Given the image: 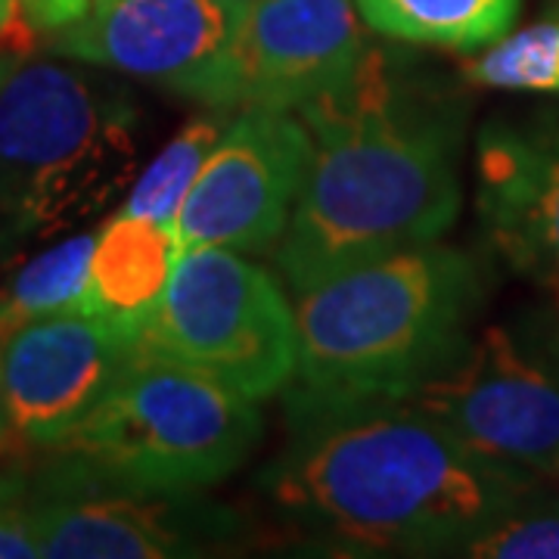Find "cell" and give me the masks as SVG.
<instances>
[{"mask_svg": "<svg viewBox=\"0 0 559 559\" xmlns=\"http://www.w3.org/2000/svg\"><path fill=\"white\" fill-rule=\"evenodd\" d=\"M532 481L407 399L305 392H289V439L264 469L280 516L345 557L457 554L528 498Z\"/></svg>", "mask_w": 559, "mask_h": 559, "instance_id": "6da1fadb", "label": "cell"}, {"mask_svg": "<svg viewBox=\"0 0 559 559\" xmlns=\"http://www.w3.org/2000/svg\"><path fill=\"white\" fill-rule=\"evenodd\" d=\"M311 162L277 242L299 296L389 252L436 242L457 221L463 116L414 69L367 50L336 91L299 106Z\"/></svg>", "mask_w": 559, "mask_h": 559, "instance_id": "7a4b0ae2", "label": "cell"}, {"mask_svg": "<svg viewBox=\"0 0 559 559\" xmlns=\"http://www.w3.org/2000/svg\"><path fill=\"white\" fill-rule=\"evenodd\" d=\"M479 301V267L436 242L320 280L296 305V392L407 399L463 352Z\"/></svg>", "mask_w": 559, "mask_h": 559, "instance_id": "3957f363", "label": "cell"}, {"mask_svg": "<svg viewBox=\"0 0 559 559\" xmlns=\"http://www.w3.org/2000/svg\"><path fill=\"white\" fill-rule=\"evenodd\" d=\"M140 112L79 69H16L0 91V255L94 218L131 187Z\"/></svg>", "mask_w": 559, "mask_h": 559, "instance_id": "277c9868", "label": "cell"}, {"mask_svg": "<svg viewBox=\"0 0 559 559\" xmlns=\"http://www.w3.org/2000/svg\"><path fill=\"white\" fill-rule=\"evenodd\" d=\"M259 439V401L138 345L119 380L53 451L116 479L205 491L240 469Z\"/></svg>", "mask_w": 559, "mask_h": 559, "instance_id": "5b68a950", "label": "cell"}, {"mask_svg": "<svg viewBox=\"0 0 559 559\" xmlns=\"http://www.w3.org/2000/svg\"><path fill=\"white\" fill-rule=\"evenodd\" d=\"M138 345L264 401L296 377V308L261 264L197 246L178 252Z\"/></svg>", "mask_w": 559, "mask_h": 559, "instance_id": "8992f818", "label": "cell"}, {"mask_svg": "<svg viewBox=\"0 0 559 559\" xmlns=\"http://www.w3.org/2000/svg\"><path fill=\"white\" fill-rule=\"evenodd\" d=\"M481 457L525 479L559 469V311H522L407 395Z\"/></svg>", "mask_w": 559, "mask_h": 559, "instance_id": "52a82bcc", "label": "cell"}, {"mask_svg": "<svg viewBox=\"0 0 559 559\" xmlns=\"http://www.w3.org/2000/svg\"><path fill=\"white\" fill-rule=\"evenodd\" d=\"M32 507L44 559L209 557L242 532L240 516L202 491L116 479L69 454L32 481Z\"/></svg>", "mask_w": 559, "mask_h": 559, "instance_id": "ba28073f", "label": "cell"}, {"mask_svg": "<svg viewBox=\"0 0 559 559\" xmlns=\"http://www.w3.org/2000/svg\"><path fill=\"white\" fill-rule=\"evenodd\" d=\"M246 0H97L53 35L72 60L150 81L205 109H237L234 44Z\"/></svg>", "mask_w": 559, "mask_h": 559, "instance_id": "9c48e42d", "label": "cell"}, {"mask_svg": "<svg viewBox=\"0 0 559 559\" xmlns=\"http://www.w3.org/2000/svg\"><path fill=\"white\" fill-rule=\"evenodd\" d=\"M308 162L311 134L293 109H240L180 202L171 224L178 252L197 246L234 252L277 249L296 212Z\"/></svg>", "mask_w": 559, "mask_h": 559, "instance_id": "30bf717a", "label": "cell"}, {"mask_svg": "<svg viewBox=\"0 0 559 559\" xmlns=\"http://www.w3.org/2000/svg\"><path fill=\"white\" fill-rule=\"evenodd\" d=\"M138 342L140 333L84 308L0 333L7 444L53 451L119 380Z\"/></svg>", "mask_w": 559, "mask_h": 559, "instance_id": "8fae6325", "label": "cell"}, {"mask_svg": "<svg viewBox=\"0 0 559 559\" xmlns=\"http://www.w3.org/2000/svg\"><path fill=\"white\" fill-rule=\"evenodd\" d=\"M367 47L355 0H246L234 44L237 109H299L355 75Z\"/></svg>", "mask_w": 559, "mask_h": 559, "instance_id": "7c38bea8", "label": "cell"}, {"mask_svg": "<svg viewBox=\"0 0 559 559\" xmlns=\"http://www.w3.org/2000/svg\"><path fill=\"white\" fill-rule=\"evenodd\" d=\"M479 215L520 274L538 280L559 311V121H491L479 134Z\"/></svg>", "mask_w": 559, "mask_h": 559, "instance_id": "4fadbf2b", "label": "cell"}, {"mask_svg": "<svg viewBox=\"0 0 559 559\" xmlns=\"http://www.w3.org/2000/svg\"><path fill=\"white\" fill-rule=\"evenodd\" d=\"M175 259L178 246L171 227L119 212L97 234L84 311L140 333L165 293Z\"/></svg>", "mask_w": 559, "mask_h": 559, "instance_id": "5bb4252c", "label": "cell"}, {"mask_svg": "<svg viewBox=\"0 0 559 559\" xmlns=\"http://www.w3.org/2000/svg\"><path fill=\"white\" fill-rule=\"evenodd\" d=\"M355 7L382 38L476 53L510 32L522 0H355Z\"/></svg>", "mask_w": 559, "mask_h": 559, "instance_id": "9a60e30c", "label": "cell"}, {"mask_svg": "<svg viewBox=\"0 0 559 559\" xmlns=\"http://www.w3.org/2000/svg\"><path fill=\"white\" fill-rule=\"evenodd\" d=\"M94 246L97 234H75L22 264L0 296V333L32 318L84 308Z\"/></svg>", "mask_w": 559, "mask_h": 559, "instance_id": "2e32d148", "label": "cell"}, {"mask_svg": "<svg viewBox=\"0 0 559 559\" xmlns=\"http://www.w3.org/2000/svg\"><path fill=\"white\" fill-rule=\"evenodd\" d=\"M221 131H224V121L218 116L187 121L178 138L146 165L138 183L128 190L121 215H134V218L156 221L162 227H171L178 218L180 202L190 193L202 162L215 150Z\"/></svg>", "mask_w": 559, "mask_h": 559, "instance_id": "e0dca14e", "label": "cell"}, {"mask_svg": "<svg viewBox=\"0 0 559 559\" xmlns=\"http://www.w3.org/2000/svg\"><path fill=\"white\" fill-rule=\"evenodd\" d=\"M473 84L522 94H559V20L535 22L463 62Z\"/></svg>", "mask_w": 559, "mask_h": 559, "instance_id": "ac0fdd59", "label": "cell"}, {"mask_svg": "<svg viewBox=\"0 0 559 559\" xmlns=\"http://www.w3.org/2000/svg\"><path fill=\"white\" fill-rule=\"evenodd\" d=\"M457 554L476 559H559V507L520 500Z\"/></svg>", "mask_w": 559, "mask_h": 559, "instance_id": "d6986e66", "label": "cell"}, {"mask_svg": "<svg viewBox=\"0 0 559 559\" xmlns=\"http://www.w3.org/2000/svg\"><path fill=\"white\" fill-rule=\"evenodd\" d=\"M32 481L16 473L0 476V559H38Z\"/></svg>", "mask_w": 559, "mask_h": 559, "instance_id": "ffe728a7", "label": "cell"}, {"mask_svg": "<svg viewBox=\"0 0 559 559\" xmlns=\"http://www.w3.org/2000/svg\"><path fill=\"white\" fill-rule=\"evenodd\" d=\"M38 40V28L32 25L25 0H0V53L25 57Z\"/></svg>", "mask_w": 559, "mask_h": 559, "instance_id": "44dd1931", "label": "cell"}, {"mask_svg": "<svg viewBox=\"0 0 559 559\" xmlns=\"http://www.w3.org/2000/svg\"><path fill=\"white\" fill-rule=\"evenodd\" d=\"M20 69V57H10V53H0V91H3V84L10 81V75Z\"/></svg>", "mask_w": 559, "mask_h": 559, "instance_id": "7402d4cb", "label": "cell"}, {"mask_svg": "<svg viewBox=\"0 0 559 559\" xmlns=\"http://www.w3.org/2000/svg\"><path fill=\"white\" fill-rule=\"evenodd\" d=\"M0 448H7V401H3V370H0Z\"/></svg>", "mask_w": 559, "mask_h": 559, "instance_id": "603a6c76", "label": "cell"}, {"mask_svg": "<svg viewBox=\"0 0 559 559\" xmlns=\"http://www.w3.org/2000/svg\"><path fill=\"white\" fill-rule=\"evenodd\" d=\"M554 10H557V16H559V0H554Z\"/></svg>", "mask_w": 559, "mask_h": 559, "instance_id": "cb8c5ba5", "label": "cell"}]
</instances>
